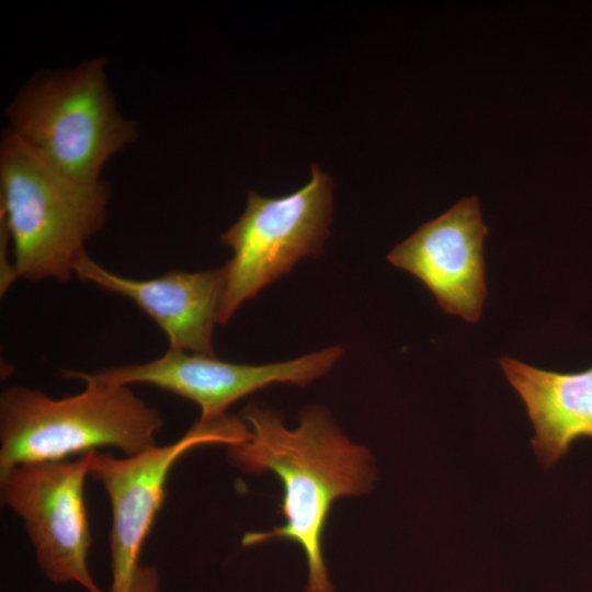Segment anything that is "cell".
<instances>
[{
	"label": "cell",
	"instance_id": "cell-6",
	"mask_svg": "<svg viewBox=\"0 0 592 592\" xmlns=\"http://www.w3.org/2000/svg\"><path fill=\"white\" fill-rule=\"evenodd\" d=\"M332 180L317 164L309 182L282 197L248 193L247 207L221 242L232 250L224 267V289L218 323H227L236 310L305 257L322 252L329 236Z\"/></svg>",
	"mask_w": 592,
	"mask_h": 592
},
{
	"label": "cell",
	"instance_id": "cell-2",
	"mask_svg": "<svg viewBox=\"0 0 592 592\" xmlns=\"http://www.w3.org/2000/svg\"><path fill=\"white\" fill-rule=\"evenodd\" d=\"M65 376L84 382V390L61 399L23 386L1 394L0 473L106 446L124 456L158 446L162 417L127 385L94 380L76 371H66Z\"/></svg>",
	"mask_w": 592,
	"mask_h": 592
},
{
	"label": "cell",
	"instance_id": "cell-1",
	"mask_svg": "<svg viewBox=\"0 0 592 592\" xmlns=\"http://www.w3.org/2000/svg\"><path fill=\"white\" fill-rule=\"evenodd\" d=\"M240 418L249 437L229 446V459L246 473L272 471L281 479L285 517L282 526L269 532L247 533L243 546L273 538L299 544L308 563L305 592H333L322 554L323 530L337 499L372 489L375 469L369 452L351 443L329 412L318 407L303 410L294 430L277 412L257 403L248 405Z\"/></svg>",
	"mask_w": 592,
	"mask_h": 592
},
{
	"label": "cell",
	"instance_id": "cell-5",
	"mask_svg": "<svg viewBox=\"0 0 592 592\" xmlns=\"http://www.w3.org/2000/svg\"><path fill=\"white\" fill-rule=\"evenodd\" d=\"M248 437L247 423L240 417L226 414L208 423L197 421L178 441L136 456L88 452L89 476L103 486L111 504L109 592H160L159 572L141 563V551L163 504L171 468L196 446H230Z\"/></svg>",
	"mask_w": 592,
	"mask_h": 592
},
{
	"label": "cell",
	"instance_id": "cell-10",
	"mask_svg": "<svg viewBox=\"0 0 592 592\" xmlns=\"http://www.w3.org/2000/svg\"><path fill=\"white\" fill-rule=\"evenodd\" d=\"M75 274L133 300L166 332L170 349L215 356L213 332L218 323L224 267L134 280L107 271L83 252Z\"/></svg>",
	"mask_w": 592,
	"mask_h": 592
},
{
	"label": "cell",
	"instance_id": "cell-4",
	"mask_svg": "<svg viewBox=\"0 0 592 592\" xmlns=\"http://www.w3.org/2000/svg\"><path fill=\"white\" fill-rule=\"evenodd\" d=\"M103 59L48 72L29 83L7 110L10 132L64 177L99 181L106 161L135 140V123L116 110Z\"/></svg>",
	"mask_w": 592,
	"mask_h": 592
},
{
	"label": "cell",
	"instance_id": "cell-9",
	"mask_svg": "<svg viewBox=\"0 0 592 592\" xmlns=\"http://www.w3.org/2000/svg\"><path fill=\"white\" fill-rule=\"evenodd\" d=\"M487 234L477 197L464 198L422 225L387 259L420 280L445 312L477 322L487 296Z\"/></svg>",
	"mask_w": 592,
	"mask_h": 592
},
{
	"label": "cell",
	"instance_id": "cell-7",
	"mask_svg": "<svg viewBox=\"0 0 592 592\" xmlns=\"http://www.w3.org/2000/svg\"><path fill=\"white\" fill-rule=\"evenodd\" d=\"M89 453L76 460L30 462L0 473V501L23 522L44 576L102 592L88 554L92 545L84 501Z\"/></svg>",
	"mask_w": 592,
	"mask_h": 592
},
{
	"label": "cell",
	"instance_id": "cell-3",
	"mask_svg": "<svg viewBox=\"0 0 592 592\" xmlns=\"http://www.w3.org/2000/svg\"><path fill=\"white\" fill-rule=\"evenodd\" d=\"M1 227L13 262L1 293L18 277L68 281L86 241L104 224L109 185L75 182L8 130L0 150Z\"/></svg>",
	"mask_w": 592,
	"mask_h": 592
},
{
	"label": "cell",
	"instance_id": "cell-8",
	"mask_svg": "<svg viewBox=\"0 0 592 592\" xmlns=\"http://www.w3.org/2000/svg\"><path fill=\"white\" fill-rule=\"evenodd\" d=\"M342 353L343 348L337 345L291 361L248 365L169 348L151 362L77 372L104 383L153 385L198 405V422L208 423L225 417L231 403L267 385L311 383L327 374Z\"/></svg>",
	"mask_w": 592,
	"mask_h": 592
},
{
	"label": "cell",
	"instance_id": "cell-11",
	"mask_svg": "<svg viewBox=\"0 0 592 592\" xmlns=\"http://www.w3.org/2000/svg\"><path fill=\"white\" fill-rule=\"evenodd\" d=\"M499 363L526 407L534 452L545 467L562 458L572 443L592 439V366L561 373L503 356Z\"/></svg>",
	"mask_w": 592,
	"mask_h": 592
}]
</instances>
